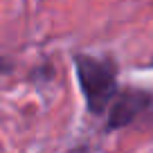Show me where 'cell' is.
<instances>
[{
  "mask_svg": "<svg viewBox=\"0 0 153 153\" xmlns=\"http://www.w3.org/2000/svg\"><path fill=\"white\" fill-rule=\"evenodd\" d=\"M14 70V61L7 56H0V74H7V72Z\"/></svg>",
  "mask_w": 153,
  "mask_h": 153,
  "instance_id": "3957f363",
  "label": "cell"
},
{
  "mask_svg": "<svg viewBox=\"0 0 153 153\" xmlns=\"http://www.w3.org/2000/svg\"><path fill=\"white\" fill-rule=\"evenodd\" d=\"M74 70L79 79V88L83 92L88 113L101 115L117 95V68L108 59H95L90 54H76Z\"/></svg>",
  "mask_w": 153,
  "mask_h": 153,
  "instance_id": "6da1fadb",
  "label": "cell"
},
{
  "mask_svg": "<svg viewBox=\"0 0 153 153\" xmlns=\"http://www.w3.org/2000/svg\"><path fill=\"white\" fill-rule=\"evenodd\" d=\"M153 97L146 90H135V88H126V90H117V95L113 97V101L108 104V131L124 128V126L133 124L137 120V115H142L144 110L151 106Z\"/></svg>",
  "mask_w": 153,
  "mask_h": 153,
  "instance_id": "7a4b0ae2",
  "label": "cell"
},
{
  "mask_svg": "<svg viewBox=\"0 0 153 153\" xmlns=\"http://www.w3.org/2000/svg\"><path fill=\"white\" fill-rule=\"evenodd\" d=\"M151 65H153V59H151Z\"/></svg>",
  "mask_w": 153,
  "mask_h": 153,
  "instance_id": "277c9868",
  "label": "cell"
}]
</instances>
